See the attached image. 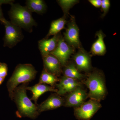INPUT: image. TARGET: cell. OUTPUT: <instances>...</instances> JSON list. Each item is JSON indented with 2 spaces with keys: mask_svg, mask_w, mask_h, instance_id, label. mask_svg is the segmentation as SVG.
<instances>
[{
  "mask_svg": "<svg viewBox=\"0 0 120 120\" xmlns=\"http://www.w3.org/2000/svg\"><path fill=\"white\" fill-rule=\"evenodd\" d=\"M9 15L11 22L21 28L30 32L36 23L32 17L31 12L26 7L18 4H11Z\"/></svg>",
  "mask_w": 120,
  "mask_h": 120,
  "instance_id": "3957f363",
  "label": "cell"
},
{
  "mask_svg": "<svg viewBox=\"0 0 120 120\" xmlns=\"http://www.w3.org/2000/svg\"><path fill=\"white\" fill-rule=\"evenodd\" d=\"M4 24L5 28V44L8 47L12 48L23 38L21 28L7 20Z\"/></svg>",
  "mask_w": 120,
  "mask_h": 120,
  "instance_id": "8992f818",
  "label": "cell"
},
{
  "mask_svg": "<svg viewBox=\"0 0 120 120\" xmlns=\"http://www.w3.org/2000/svg\"><path fill=\"white\" fill-rule=\"evenodd\" d=\"M87 97L86 91L81 86L78 87L67 96L64 105L67 107H78L84 102Z\"/></svg>",
  "mask_w": 120,
  "mask_h": 120,
  "instance_id": "9c48e42d",
  "label": "cell"
},
{
  "mask_svg": "<svg viewBox=\"0 0 120 120\" xmlns=\"http://www.w3.org/2000/svg\"><path fill=\"white\" fill-rule=\"evenodd\" d=\"M26 90L31 91L32 92V96L30 100L34 101L36 105L37 104V101L39 97L45 92L52 91L57 93V89L45 84L40 83L32 86H26Z\"/></svg>",
  "mask_w": 120,
  "mask_h": 120,
  "instance_id": "9a60e30c",
  "label": "cell"
},
{
  "mask_svg": "<svg viewBox=\"0 0 120 120\" xmlns=\"http://www.w3.org/2000/svg\"><path fill=\"white\" fill-rule=\"evenodd\" d=\"M88 1L95 8H99L101 7V0H89Z\"/></svg>",
  "mask_w": 120,
  "mask_h": 120,
  "instance_id": "cb8c5ba5",
  "label": "cell"
},
{
  "mask_svg": "<svg viewBox=\"0 0 120 120\" xmlns=\"http://www.w3.org/2000/svg\"><path fill=\"white\" fill-rule=\"evenodd\" d=\"M65 76L73 79L80 80L83 77L84 75L80 73L76 67L73 64L67 65L64 70Z\"/></svg>",
  "mask_w": 120,
  "mask_h": 120,
  "instance_id": "d6986e66",
  "label": "cell"
},
{
  "mask_svg": "<svg viewBox=\"0 0 120 120\" xmlns=\"http://www.w3.org/2000/svg\"><path fill=\"white\" fill-rule=\"evenodd\" d=\"M64 99L58 94H54L50 96L45 101L38 105L39 113L47 110L55 109L64 105Z\"/></svg>",
  "mask_w": 120,
  "mask_h": 120,
  "instance_id": "30bf717a",
  "label": "cell"
},
{
  "mask_svg": "<svg viewBox=\"0 0 120 120\" xmlns=\"http://www.w3.org/2000/svg\"><path fill=\"white\" fill-rule=\"evenodd\" d=\"M43 57L44 70L57 76L61 73L60 64L55 56L50 54Z\"/></svg>",
  "mask_w": 120,
  "mask_h": 120,
  "instance_id": "4fadbf2b",
  "label": "cell"
},
{
  "mask_svg": "<svg viewBox=\"0 0 120 120\" xmlns=\"http://www.w3.org/2000/svg\"><path fill=\"white\" fill-rule=\"evenodd\" d=\"M60 37L57 34L49 39H43L39 41V49L42 57L49 54L56 49Z\"/></svg>",
  "mask_w": 120,
  "mask_h": 120,
  "instance_id": "5bb4252c",
  "label": "cell"
},
{
  "mask_svg": "<svg viewBox=\"0 0 120 120\" xmlns=\"http://www.w3.org/2000/svg\"><path fill=\"white\" fill-rule=\"evenodd\" d=\"M4 78H2V77H0V85L2 83V82L4 81Z\"/></svg>",
  "mask_w": 120,
  "mask_h": 120,
  "instance_id": "484cf974",
  "label": "cell"
},
{
  "mask_svg": "<svg viewBox=\"0 0 120 120\" xmlns=\"http://www.w3.org/2000/svg\"><path fill=\"white\" fill-rule=\"evenodd\" d=\"M74 49L65 41L64 38L60 37L56 49L50 54L55 56L60 61L61 66H64L70 56L74 53Z\"/></svg>",
  "mask_w": 120,
  "mask_h": 120,
  "instance_id": "ba28073f",
  "label": "cell"
},
{
  "mask_svg": "<svg viewBox=\"0 0 120 120\" xmlns=\"http://www.w3.org/2000/svg\"><path fill=\"white\" fill-rule=\"evenodd\" d=\"M0 5L1 1H0V21L4 23L7 20L5 19L4 16H3V13H2V10H1V8Z\"/></svg>",
  "mask_w": 120,
  "mask_h": 120,
  "instance_id": "d4e9b609",
  "label": "cell"
},
{
  "mask_svg": "<svg viewBox=\"0 0 120 120\" xmlns=\"http://www.w3.org/2000/svg\"><path fill=\"white\" fill-rule=\"evenodd\" d=\"M110 2L109 0H101V7L102 10L103 12L102 17H104L109 11L110 7Z\"/></svg>",
  "mask_w": 120,
  "mask_h": 120,
  "instance_id": "7402d4cb",
  "label": "cell"
},
{
  "mask_svg": "<svg viewBox=\"0 0 120 120\" xmlns=\"http://www.w3.org/2000/svg\"><path fill=\"white\" fill-rule=\"evenodd\" d=\"M8 67L5 64H0V77L4 78L7 75L8 72Z\"/></svg>",
  "mask_w": 120,
  "mask_h": 120,
  "instance_id": "603a6c76",
  "label": "cell"
},
{
  "mask_svg": "<svg viewBox=\"0 0 120 120\" xmlns=\"http://www.w3.org/2000/svg\"><path fill=\"white\" fill-rule=\"evenodd\" d=\"M77 0H59L57 2L61 7L64 14V16L68 15L69 9L75 5L79 3Z\"/></svg>",
  "mask_w": 120,
  "mask_h": 120,
  "instance_id": "44dd1931",
  "label": "cell"
},
{
  "mask_svg": "<svg viewBox=\"0 0 120 120\" xmlns=\"http://www.w3.org/2000/svg\"><path fill=\"white\" fill-rule=\"evenodd\" d=\"M73 56L76 68L78 70L87 71L91 68V57L90 54L82 49Z\"/></svg>",
  "mask_w": 120,
  "mask_h": 120,
  "instance_id": "7c38bea8",
  "label": "cell"
},
{
  "mask_svg": "<svg viewBox=\"0 0 120 120\" xmlns=\"http://www.w3.org/2000/svg\"><path fill=\"white\" fill-rule=\"evenodd\" d=\"M68 24L66 31L64 33L65 41L71 47L81 49L79 38V29L76 23L75 18L72 17Z\"/></svg>",
  "mask_w": 120,
  "mask_h": 120,
  "instance_id": "52a82bcc",
  "label": "cell"
},
{
  "mask_svg": "<svg viewBox=\"0 0 120 120\" xmlns=\"http://www.w3.org/2000/svg\"><path fill=\"white\" fill-rule=\"evenodd\" d=\"M26 86H21L15 89L12 100L14 99L20 116L35 119L39 114L38 105L32 103L26 94Z\"/></svg>",
  "mask_w": 120,
  "mask_h": 120,
  "instance_id": "7a4b0ae2",
  "label": "cell"
},
{
  "mask_svg": "<svg viewBox=\"0 0 120 120\" xmlns=\"http://www.w3.org/2000/svg\"><path fill=\"white\" fill-rule=\"evenodd\" d=\"M96 35L98 39L92 45L91 51L94 55L103 56L106 52V47L104 41L105 35L101 30L97 32Z\"/></svg>",
  "mask_w": 120,
  "mask_h": 120,
  "instance_id": "2e32d148",
  "label": "cell"
},
{
  "mask_svg": "<svg viewBox=\"0 0 120 120\" xmlns=\"http://www.w3.org/2000/svg\"><path fill=\"white\" fill-rule=\"evenodd\" d=\"M89 90L88 97L91 99L100 101L105 98L106 89L103 77L97 72L90 74L85 82Z\"/></svg>",
  "mask_w": 120,
  "mask_h": 120,
  "instance_id": "277c9868",
  "label": "cell"
},
{
  "mask_svg": "<svg viewBox=\"0 0 120 120\" xmlns=\"http://www.w3.org/2000/svg\"><path fill=\"white\" fill-rule=\"evenodd\" d=\"M37 71L30 64H20L15 68L13 74L7 83L9 97L12 100L14 91L20 84L26 83L34 79Z\"/></svg>",
  "mask_w": 120,
  "mask_h": 120,
  "instance_id": "6da1fadb",
  "label": "cell"
},
{
  "mask_svg": "<svg viewBox=\"0 0 120 120\" xmlns=\"http://www.w3.org/2000/svg\"><path fill=\"white\" fill-rule=\"evenodd\" d=\"M26 7L31 12L41 14L45 12L47 6L42 0H28L26 1Z\"/></svg>",
  "mask_w": 120,
  "mask_h": 120,
  "instance_id": "e0dca14e",
  "label": "cell"
},
{
  "mask_svg": "<svg viewBox=\"0 0 120 120\" xmlns=\"http://www.w3.org/2000/svg\"><path fill=\"white\" fill-rule=\"evenodd\" d=\"M79 86H81V84L78 80L64 76L60 79V83L56 84L57 93L59 95H63L70 93Z\"/></svg>",
  "mask_w": 120,
  "mask_h": 120,
  "instance_id": "8fae6325",
  "label": "cell"
},
{
  "mask_svg": "<svg viewBox=\"0 0 120 120\" xmlns=\"http://www.w3.org/2000/svg\"><path fill=\"white\" fill-rule=\"evenodd\" d=\"M59 80L57 76L47 72L43 69L40 76L39 83L53 86Z\"/></svg>",
  "mask_w": 120,
  "mask_h": 120,
  "instance_id": "ffe728a7",
  "label": "cell"
},
{
  "mask_svg": "<svg viewBox=\"0 0 120 120\" xmlns=\"http://www.w3.org/2000/svg\"><path fill=\"white\" fill-rule=\"evenodd\" d=\"M101 107L100 102L90 99L75 109V115L79 120H89Z\"/></svg>",
  "mask_w": 120,
  "mask_h": 120,
  "instance_id": "5b68a950",
  "label": "cell"
},
{
  "mask_svg": "<svg viewBox=\"0 0 120 120\" xmlns=\"http://www.w3.org/2000/svg\"><path fill=\"white\" fill-rule=\"evenodd\" d=\"M66 17L64 16L63 17L54 20L51 24L50 28L46 38H48L51 35H55L64 28L65 26L67 23Z\"/></svg>",
  "mask_w": 120,
  "mask_h": 120,
  "instance_id": "ac0fdd59",
  "label": "cell"
}]
</instances>
